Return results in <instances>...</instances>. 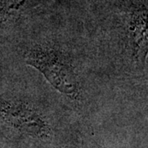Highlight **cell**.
<instances>
[{
    "label": "cell",
    "instance_id": "cell-3",
    "mask_svg": "<svg viewBox=\"0 0 148 148\" xmlns=\"http://www.w3.org/2000/svg\"><path fill=\"white\" fill-rule=\"evenodd\" d=\"M147 7L135 2L127 11L125 27L134 58H144L147 53Z\"/></svg>",
    "mask_w": 148,
    "mask_h": 148
},
{
    "label": "cell",
    "instance_id": "cell-4",
    "mask_svg": "<svg viewBox=\"0 0 148 148\" xmlns=\"http://www.w3.org/2000/svg\"><path fill=\"white\" fill-rule=\"evenodd\" d=\"M42 0H0V28L23 11L39 4Z\"/></svg>",
    "mask_w": 148,
    "mask_h": 148
},
{
    "label": "cell",
    "instance_id": "cell-2",
    "mask_svg": "<svg viewBox=\"0 0 148 148\" xmlns=\"http://www.w3.org/2000/svg\"><path fill=\"white\" fill-rule=\"evenodd\" d=\"M25 60L42 74L58 92L73 101L82 100L79 77L63 51L47 45H35L27 50Z\"/></svg>",
    "mask_w": 148,
    "mask_h": 148
},
{
    "label": "cell",
    "instance_id": "cell-5",
    "mask_svg": "<svg viewBox=\"0 0 148 148\" xmlns=\"http://www.w3.org/2000/svg\"><path fill=\"white\" fill-rule=\"evenodd\" d=\"M83 148H105L101 144L95 142V141H90L89 143H86V146Z\"/></svg>",
    "mask_w": 148,
    "mask_h": 148
},
{
    "label": "cell",
    "instance_id": "cell-1",
    "mask_svg": "<svg viewBox=\"0 0 148 148\" xmlns=\"http://www.w3.org/2000/svg\"><path fill=\"white\" fill-rule=\"evenodd\" d=\"M53 119L41 107L18 96L0 94V141L24 140L40 147H49L57 141Z\"/></svg>",
    "mask_w": 148,
    "mask_h": 148
},
{
    "label": "cell",
    "instance_id": "cell-6",
    "mask_svg": "<svg viewBox=\"0 0 148 148\" xmlns=\"http://www.w3.org/2000/svg\"><path fill=\"white\" fill-rule=\"evenodd\" d=\"M0 148H6L5 145L3 143H1V142H0Z\"/></svg>",
    "mask_w": 148,
    "mask_h": 148
}]
</instances>
